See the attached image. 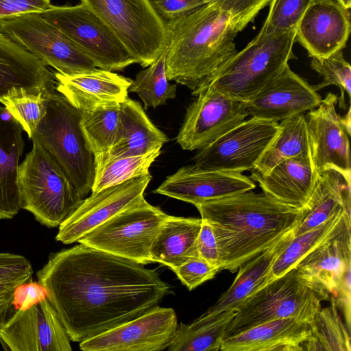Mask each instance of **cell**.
Here are the masks:
<instances>
[{
  "label": "cell",
  "mask_w": 351,
  "mask_h": 351,
  "mask_svg": "<svg viewBox=\"0 0 351 351\" xmlns=\"http://www.w3.org/2000/svg\"><path fill=\"white\" fill-rule=\"evenodd\" d=\"M36 275L78 343L138 317L172 293L156 269L82 243L51 253Z\"/></svg>",
  "instance_id": "1"
},
{
  "label": "cell",
  "mask_w": 351,
  "mask_h": 351,
  "mask_svg": "<svg viewBox=\"0 0 351 351\" xmlns=\"http://www.w3.org/2000/svg\"><path fill=\"white\" fill-rule=\"evenodd\" d=\"M251 191L194 205L213 229L221 271L236 272L295 230L302 218V209L286 206L264 192Z\"/></svg>",
  "instance_id": "2"
},
{
  "label": "cell",
  "mask_w": 351,
  "mask_h": 351,
  "mask_svg": "<svg viewBox=\"0 0 351 351\" xmlns=\"http://www.w3.org/2000/svg\"><path fill=\"white\" fill-rule=\"evenodd\" d=\"M165 24L168 80L192 92L237 51L234 40L239 30L229 14L213 3Z\"/></svg>",
  "instance_id": "3"
},
{
  "label": "cell",
  "mask_w": 351,
  "mask_h": 351,
  "mask_svg": "<svg viewBox=\"0 0 351 351\" xmlns=\"http://www.w3.org/2000/svg\"><path fill=\"white\" fill-rule=\"evenodd\" d=\"M295 28L263 38L255 37L225 61L199 88H210L247 101L275 78L295 58Z\"/></svg>",
  "instance_id": "4"
},
{
  "label": "cell",
  "mask_w": 351,
  "mask_h": 351,
  "mask_svg": "<svg viewBox=\"0 0 351 351\" xmlns=\"http://www.w3.org/2000/svg\"><path fill=\"white\" fill-rule=\"evenodd\" d=\"M330 296L304 278L295 267L256 291L236 308L223 339L259 324L295 318L310 323Z\"/></svg>",
  "instance_id": "5"
},
{
  "label": "cell",
  "mask_w": 351,
  "mask_h": 351,
  "mask_svg": "<svg viewBox=\"0 0 351 351\" xmlns=\"http://www.w3.org/2000/svg\"><path fill=\"white\" fill-rule=\"evenodd\" d=\"M21 208L48 228L59 226L84 199L64 171L37 141L18 169Z\"/></svg>",
  "instance_id": "6"
},
{
  "label": "cell",
  "mask_w": 351,
  "mask_h": 351,
  "mask_svg": "<svg viewBox=\"0 0 351 351\" xmlns=\"http://www.w3.org/2000/svg\"><path fill=\"white\" fill-rule=\"evenodd\" d=\"M81 116L80 110L54 90L31 138L50 154L84 197L92 190L95 160L81 129Z\"/></svg>",
  "instance_id": "7"
},
{
  "label": "cell",
  "mask_w": 351,
  "mask_h": 351,
  "mask_svg": "<svg viewBox=\"0 0 351 351\" xmlns=\"http://www.w3.org/2000/svg\"><path fill=\"white\" fill-rule=\"evenodd\" d=\"M118 37L136 63L152 64L166 48L164 21L150 0H81Z\"/></svg>",
  "instance_id": "8"
},
{
  "label": "cell",
  "mask_w": 351,
  "mask_h": 351,
  "mask_svg": "<svg viewBox=\"0 0 351 351\" xmlns=\"http://www.w3.org/2000/svg\"><path fill=\"white\" fill-rule=\"evenodd\" d=\"M168 215L143 197L93 229L78 243L146 265L151 262V247Z\"/></svg>",
  "instance_id": "9"
},
{
  "label": "cell",
  "mask_w": 351,
  "mask_h": 351,
  "mask_svg": "<svg viewBox=\"0 0 351 351\" xmlns=\"http://www.w3.org/2000/svg\"><path fill=\"white\" fill-rule=\"evenodd\" d=\"M0 32L60 73L97 68L80 47L40 14L0 19Z\"/></svg>",
  "instance_id": "10"
},
{
  "label": "cell",
  "mask_w": 351,
  "mask_h": 351,
  "mask_svg": "<svg viewBox=\"0 0 351 351\" xmlns=\"http://www.w3.org/2000/svg\"><path fill=\"white\" fill-rule=\"evenodd\" d=\"M41 15L80 47L97 68L121 71L136 63L110 28L84 3L52 5Z\"/></svg>",
  "instance_id": "11"
},
{
  "label": "cell",
  "mask_w": 351,
  "mask_h": 351,
  "mask_svg": "<svg viewBox=\"0 0 351 351\" xmlns=\"http://www.w3.org/2000/svg\"><path fill=\"white\" fill-rule=\"evenodd\" d=\"M278 122L251 117L199 149L193 165L206 170L252 171L276 135Z\"/></svg>",
  "instance_id": "12"
},
{
  "label": "cell",
  "mask_w": 351,
  "mask_h": 351,
  "mask_svg": "<svg viewBox=\"0 0 351 351\" xmlns=\"http://www.w3.org/2000/svg\"><path fill=\"white\" fill-rule=\"evenodd\" d=\"M192 93L197 98L187 108L176 138L183 149L199 150L206 147L248 117L246 101L204 87Z\"/></svg>",
  "instance_id": "13"
},
{
  "label": "cell",
  "mask_w": 351,
  "mask_h": 351,
  "mask_svg": "<svg viewBox=\"0 0 351 351\" xmlns=\"http://www.w3.org/2000/svg\"><path fill=\"white\" fill-rule=\"evenodd\" d=\"M178 326L175 311L159 306L138 317L83 341V351H160L172 343Z\"/></svg>",
  "instance_id": "14"
},
{
  "label": "cell",
  "mask_w": 351,
  "mask_h": 351,
  "mask_svg": "<svg viewBox=\"0 0 351 351\" xmlns=\"http://www.w3.org/2000/svg\"><path fill=\"white\" fill-rule=\"evenodd\" d=\"M70 338L47 298L14 310L0 326V342L12 351H71Z\"/></svg>",
  "instance_id": "15"
},
{
  "label": "cell",
  "mask_w": 351,
  "mask_h": 351,
  "mask_svg": "<svg viewBox=\"0 0 351 351\" xmlns=\"http://www.w3.org/2000/svg\"><path fill=\"white\" fill-rule=\"evenodd\" d=\"M151 179L152 175L148 173L92 192L59 226L56 240L66 245L78 242L112 216L143 198Z\"/></svg>",
  "instance_id": "16"
},
{
  "label": "cell",
  "mask_w": 351,
  "mask_h": 351,
  "mask_svg": "<svg viewBox=\"0 0 351 351\" xmlns=\"http://www.w3.org/2000/svg\"><path fill=\"white\" fill-rule=\"evenodd\" d=\"M337 96L328 93L306 117L310 156L318 173L334 169L351 182L349 134L336 110Z\"/></svg>",
  "instance_id": "17"
},
{
  "label": "cell",
  "mask_w": 351,
  "mask_h": 351,
  "mask_svg": "<svg viewBox=\"0 0 351 351\" xmlns=\"http://www.w3.org/2000/svg\"><path fill=\"white\" fill-rule=\"evenodd\" d=\"M350 32L349 10L337 0H313L295 27V40L311 58L342 50Z\"/></svg>",
  "instance_id": "18"
},
{
  "label": "cell",
  "mask_w": 351,
  "mask_h": 351,
  "mask_svg": "<svg viewBox=\"0 0 351 351\" xmlns=\"http://www.w3.org/2000/svg\"><path fill=\"white\" fill-rule=\"evenodd\" d=\"M322 97L287 64L254 97L246 101L248 117L278 122L317 108Z\"/></svg>",
  "instance_id": "19"
},
{
  "label": "cell",
  "mask_w": 351,
  "mask_h": 351,
  "mask_svg": "<svg viewBox=\"0 0 351 351\" xmlns=\"http://www.w3.org/2000/svg\"><path fill=\"white\" fill-rule=\"evenodd\" d=\"M255 187L253 180L242 173L206 170L193 165L169 176L154 192L195 205Z\"/></svg>",
  "instance_id": "20"
},
{
  "label": "cell",
  "mask_w": 351,
  "mask_h": 351,
  "mask_svg": "<svg viewBox=\"0 0 351 351\" xmlns=\"http://www.w3.org/2000/svg\"><path fill=\"white\" fill-rule=\"evenodd\" d=\"M56 90L81 112L123 102L132 84L130 78L99 68L73 75L54 73Z\"/></svg>",
  "instance_id": "21"
},
{
  "label": "cell",
  "mask_w": 351,
  "mask_h": 351,
  "mask_svg": "<svg viewBox=\"0 0 351 351\" xmlns=\"http://www.w3.org/2000/svg\"><path fill=\"white\" fill-rule=\"evenodd\" d=\"M250 178L263 192L278 202L302 209L310 198L318 178L311 156L287 159L267 173L251 171Z\"/></svg>",
  "instance_id": "22"
},
{
  "label": "cell",
  "mask_w": 351,
  "mask_h": 351,
  "mask_svg": "<svg viewBox=\"0 0 351 351\" xmlns=\"http://www.w3.org/2000/svg\"><path fill=\"white\" fill-rule=\"evenodd\" d=\"M351 221L306 254L295 266L298 273L330 296L351 265Z\"/></svg>",
  "instance_id": "23"
},
{
  "label": "cell",
  "mask_w": 351,
  "mask_h": 351,
  "mask_svg": "<svg viewBox=\"0 0 351 351\" xmlns=\"http://www.w3.org/2000/svg\"><path fill=\"white\" fill-rule=\"evenodd\" d=\"M308 323L295 318L267 322L223 340L221 351H302Z\"/></svg>",
  "instance_id": "24"
},
{
  "label": "cell",
  "mask_w": 351,
  "mask_h": 351,
  "mask_svg": "<svg viewBox=\"0 0 351 351\" xmlns=\"http://www.w3.org/2000/svg\"><path fill=\"white\" fill-rule=\"evenodd\" d=\"M23 130L0 105V219H12L21 209L18 169L25 146Z\"/></svg>",
  "instance_id": "25"
},
{
  "label": "cell",
  "mask_w": 351,
  "mask_h": 351,
  "mask_svg": "<svg viewBox=\"0 0 351 351\" xmlns=\"http://www.w3.org/2000/svg\"><path fill=\"white\" fill-rule=\"evenodd\" d=\"M120 128L117 141L108 154L95 166L117 157L141 155L161 149L166 135L149 120L141 105L128 97L119 106Z\"/></svg>",
  "instance_id": "26"
},
{
  "label": "cell",
  "mask_w": 351,
  "mask_h": 351,
  "mask_svg": "<svg viewBox=\"0 0 351 351\" xmlns=\"http://www.w3.org/2000/svg\"><path fill=\"white\" fill-rule=\"evenodd\" d=\"M54 73L38 58L0 32V99L12 88L56 89Z\"/></svg>",
  "instance_id": "27"
},
{
  "label": "cell",
  "mask_w": 351,
  "mask_h": 351,
  "mask_svg": "<svg viewBox=\"0 0 351 351\" xmlns=\"http://www.w3.org/2000/svg\"><path fill=\"white\" fill-rule=\"evenodd\" d=\"M350 184L334 169L319 173L313 193L302 209V216L294 236L319 226L341 210L350 213Z\"/></svg>",
  "instance_id": "28"
},
{
  "label": "cell",
  "mask_w": 351,
  "mask_h": 351,
  "mask_svg": "<svg viewBox=\"0 0 351 351\" xmlns=\"http://www.w3.org/2000/svg\"><path fill=\"white\" fill-rule=\"evenodd\" d=\"M290 231L271 247L242 265L232 284L204 313L236 310L243 301L268 282L271 266L294 235Z\"/></svg>",
  "instance_id": "29"
},
{
  "label": "cell",
  "mask_w": 351,
  "mask_h": 351,
  "mask_svg": "<svg viewBox=\"0 0 351 351\" xmlns=\"http://www.w3.org/2000/svg\"><path fill=\"white\" fill-rule=\"evenodd\" d=\"M201 218L168 215L162 223L150 250L151 262H156L172 271L198 256L197 240Z\"/></svg>",
  "instance_id": "30"
},
{
  "label": "cell",
  "mask_w": 351,
  "mask_h": 351,
  "mask_svg": "<svg viewBox=\"0 0 351 351\" xmlns=\"http://www.w3.org/2000/svg\"><path fill=\"white\" fill-rule=\"evenodd\" d=\"M236 310L203 313L191 324L180 323L167 348L170 351H218Z\"/></svg>",
  "instance_id": "31"
},
{
  "label": "cell",
  "mask_w": 351,
  "mask_h": 351,
  "mask_svg": "<svg viewBox=\"0 0 351 351\" xmlns=\"http://www.w3.org/2000/svg\"><path fill=\"white\" fill-rule=\"evenodd\" d=\"M308 156H310V149L306 117L300 113L280 121L276 135L254 170L267 173L287 159Z\"/></svg>",
  "instance_id": "32"
},
{
  "label": "cell",
  "mask_w": 351,
  "mask_h": 351,
  "mask_svg": "<svg viewBox=\"0 0 351 351\" xmlns=\"http://www.w3.org/2000/svg\"><path fill=\"white\" fill-rule=\"evenodd\" d=\"M348 219H350V213L341 210L319 226L300 235H293L274 262L268 282L295 267L300 261L337 232Z\"/></svg>",
  "instance_id": "33"
},
{
  "label": "cell",
  "mask_w": 351,
  "mask_h": 351,
  "mask_svg": "<svg viewBox=\"0 0 351 351\" xmlns=\"http://www.w3.org/2000/svg\"><path fill=\"white\" fill-rule=\"evenodd\" d=\"M310 334L303 350L350 351V331L336 306L321 308L308 323Z\"/></svg>",
  "instance_id": "34"
},
{
  "label": "cell",
  "mask_w": 351,
  "mask_h": 351,
  "mask_svg": "<svg viewBox=\"0 0 351 351\" xmlns=\"http://www.w3.org/2000/svg\"><path fill=\"white\" fill-rule=\"evenodd\" d=\"M119 105L82 112L80 126L94 160L105 157L116 143L120 128Z\"/></svg>",
  "instance_id": "35"
},
{
  "label": "cell",
  "mask_w": 351,
  "mask_h": 351,
  "mask_svg": "<svg viewBox=\"0 0 351 351\" xmlns=\"http://www.w3.org/2000/svg\"><path fill=\"white\" fill-rule=\"evenodd\" d=\"M54 90L47 88L14 87L0 99V103L31 138L46 113L50 94Z\"/></svg>",
  "instance_id": "36"
},
{
  "label": "cell",
  "mask_w": 351,
  "mask_h": 351,
  "mask_svg": "<svg viewBox=\"0 0 351 351\" xmlns=\"http://www.w3.org/2000/svg\"><path fill=\"white\" fill-rule=\"evenodd\" d=\"M160 154V149L136 156L112 158L95 166L91 192L148 174L149 168Z\"/></svg>",
  "instance_id": "37"
},
{
  "label": "cell",
  "mask_w": 351,
  "mask_h": 351,
  "mask_svg": "<svg viewBox=\"0 0 351 351\" xmlns=\"http://www.w3.org/2000/svg\"><path fill=\"white\" fill-rule=\"evenodd\" d=\"M165 48L147 69L140 71L132 82L128 91L135 93L145 109L164 105L176 96V85L169 82L166 70Z\"/></svg>",
  "instance_id": "38"
},
{
  "label": "cell",
  "mask_w": 351,
  "mask_h": 351,
  "mask_svg": "<svg viewBox=\"0 0 351 351\" xmlns=\"http://www.w3.org/2000/svg\"><path fill=\"white\" fill-rule=\"evenodd\" d=\"M33 267L25 256L0 252V326L14 311V292L21 285L32 280Z\"/></svg>",
  "instance_id": "39"
},
{
  "label": "cell",
  "mask_w": 351,
  "mask_h": 351,
  "mask_svg": "<svg viewBox=\"0 0 351 351\" xmlns=\"http://www.w3.org/2000/svg\"><path fill=\"white\" fill-rule=\"evenodd\" d=\"M311 58V69L324 79L321 83L313 86L314 89L317 91L330 85L337 86L341 92L337 101L339 108L344 109V93H346L349 97L351 95V66L345 60L342 50L326 58Z\"/></svg>",
  "instance_id": "40"
},
{
  "label": "cell",
  "mask_w": 351,
  "mask_h": 351,
  "mask_svg": "<svg viewBox=\"0 0 351 351\" xmlns=\"http://www.w3.org/2000/svg\"><path fill=\"white\" fill-rule=\"evenodd\" d=\"M313 0H271L265 22L256 35L263 38L295 28Z\"/></svg>",
  "instance_id": "41"
},
{
  "label": "cell",
  "mask_w": 351,
  "mask_h": 351,
  "mask_svg": "<svg viewBox=\"0 0 351 351\" xmlns=\"http://www.w3.org/2000/svg\"><path fill=\"white\" fill-rule=\"evenodd\" d=\"M270 1L271 0H210V2L228 13L239 32H241Z\"/></svg>",
  "instance_id": "42"
},
{
  "label": "cell",
  "mask_w": 351,
  "mask_h": 351,
  "mask_svg": "<svg viewBox=\"0 0 351 351\" xmlns=\"http://www.w3.org/2000/svg\"><path fill=\"white\" fill-rule=\"evenodd\" d=\"M219 269L199 256L190 258L173 270L181 282L191 291L213 279Z\"/></svg>",
  "instance_id": "43"
},
{
  "label": "cell",
  "mask_w": 351,
  "mask_h": 351,
  "mask_svg": "<svg viewBox=\"0 0 351 351\" xmlns=\"http://www.w3.org/2000/svg\"><path fill=\"white\" fill-rule=\"evenodd\" d=\"M210 1V0H150L153 8L165 23L185 16Z\"/></svg>",
  "instance_id": "44"
},
{
  "label": "cell",
  "mask_w": 351,
  "mask_h": 351,
  "mask_svg": "<svg viewBox=\"0 0 351 351\" xmlns=\"http://www.w3.org/2000/svg\"><path fill=\"white\" fill-rule=\"evenodd\" d=\"M330 302L339 311L350 331L351 329V265L348 266L330 295Z\"/></svg>",
  "instance_id": "45"
},
{
  "label": "cell",
  "mask_w": 351,
  "mask_h": 351,
  "mask_svg": "<svg viewBox=\"0 0 351 351\" xmlns=\"http://www.w3.org/2000/svg\"><path fill=\"white\" fill-rule=\"evenodd\" d=\"M197 250L198 256L218 267L221 271L219 251L213 229L209 222L203 219L197 237Z\"/></svg>",
  "instance_id": "46"
},
{
  "label": "cell",
  "mask_w": 351,
  "mask_h": 351,
  "mask_svg": "<svg viewBox=\"0 0 351 351\" xmlns=\"http://www.w3.org/2000/svg\"><path fill=\"white\" fill-rule=\"evenodd\" d=\"M51 5L50 0H0V19L30 13L42 14Z\"/></svg>",
  "instance_id": "47"
},
{
  "label": "cell",
  "mask_w": 351,
  "mask_h": 351,
  "mask_svg": "<svg viewBox=\"0 0 351 351\" xmlns=\"http://www.w3.org/2000/svg\"><path fill=\"white\" fill-rule=\"evenodd\" d=\"M47 298L45 288L38 281L25 282L19 286L14 295V310H25Z\"/></svg>",
  "instance_id": "48"
},
{
  "label": "cell",
  "mask_w": 351,
  "mask_h": 351,
  "mask_svg": "<svg viewBox=\"0 0 351 351\" xmlns=\"http://www.w3.org/2000/svg\"><path fill=\"white\" fill-rule=\"evenodd\" d=\"M343 125L346 128L348 134H350V108L348 109L347 114L344 117H341Z\"/></svg>",
  "instance_id": "49"
},
{
  "label": "cell",
  "mask_w": 351,
  "mask_h": 351,
  "mask_svg": "<svg viewBox=\"0 0 351 351\" xmlns=\"http://www.w3.org/2000/svg\"><path fill=\"white\" fill-rule=\"evenodd\" d=\"M346 9L349 10L351 6V0H337Z\"/></svg>",
  "instance_id": "50"
}]
</instances>
